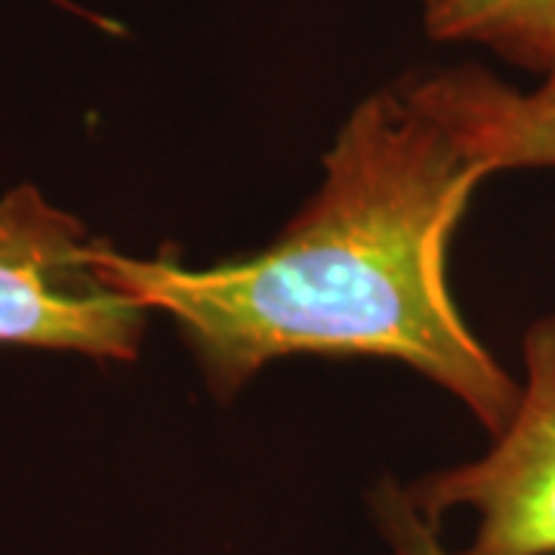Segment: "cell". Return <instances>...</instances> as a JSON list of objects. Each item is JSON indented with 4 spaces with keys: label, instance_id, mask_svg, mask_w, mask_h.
Segmentation results:
<instances>
[{
    "label": "cell",
    "instance_id": "7a4b0ae2",
    "mask_svg": "<svg viewBox=\"0 0 555 555\" xmlns=\"http://www.w3.org/2000/svg\"><path fill=\"white\" fill-rule=\"evenodd\" d=\"M72 214L31 185L0 198V346L133 361L149 309L102 284Z\"/></svg>",
    "mask_w": 555,
    "mask_h": 555
},
{
    "label": "cell",
    "instance_id": "8992f818",
    "mask_svg": "<svg viewBox=\"0 0 555 555\" xmlns=\"http://www.w3.org/2000/svg\"><path fill=\"white\" fill-rule=\"evenodd\" d=\"M371 509H374L379 534L389 543L392 555H454L441 546L436 525L416 513L404 488L383 481L371 494Z\"/></svg>",
    "mask_w": 555,
    "mask_h": 555
},
{
    "label": "cell",
    "instance_id": "6da1fadb",
    "mask_svg": "<svg viewBox=\"0 0 555 555\" xmlns=\"http://www.w3.org/2000/svg\"><path fill=\"white\" fill-rule=\"evenodd\" d=\"M488 173L404 90H383L339 127L318 192L266 250L189 269L96 241L93 272L173 318L217 398L284 356L396 358L463 401L494 438L521 386L448 287L451 235Z\"/></svg>",
    "mask_w": 555,
    "mask_h": 555
},
{
    "label": "cell",
    "instance_id": "52a82bcc",
    "mask_svg": "<svg viewBox=\"0 0 555 555\" xmlns=\"http://www.w3.org/2000/svg\"><path fill=\"white\" fill-rule=\"evenodd\" d=\"M534 93L540 96V100L555 102V62H553V68L543 75V83H540V90H534Z\"/></svg>",
    "mask_w": 555,
    "mask_h": 555
},
{
    "label": "cell",
    "instance_id": "277c9868",
    "mask_svg": "<svg viewBox=\"0 0 555 555\" xmlns=\"http://www.w3.org/2000/svg\"><path fill=\"white\" fill-rule=\"evenodd\" d=\"M404 96L463 152L496 170H555V102L463 65L414 78Z\"/></svg>",
    "mask_w": 555,
    "mask_h": 555
},
{
    "label": "cell",
    "instance_id": "5b68a950",
    "mask_svg": "<svg viewBox=\"0 0 555 555\" xmlns=\"http://www.w3.org/2000/svg\"><path fill=\"white\" fill-rule=\"evenodd\" d=\"M423 22L436 40L481 43L537 75L555 62V0H423Z\"/></svg>",
    "mask_w": 555,
    "mask_h": 555
},
{
    "label": "cell",
    "instance_id": "3957f363",
    "mask_svg": "<svg viewBox=\"0 0 555 555\" xmlns=\"http://www.w3.org/2000/svg\"><path fill=\"white\" fill-rule=\"evenodd\" d=\"M521 352L516 414L488 454L404 488L433 525L451 509L476 513V537L456 555H555V315L537 318Z\"/></svg>",
    "mask_w": 555,
    "mask_h": 555
}]
</instances>
